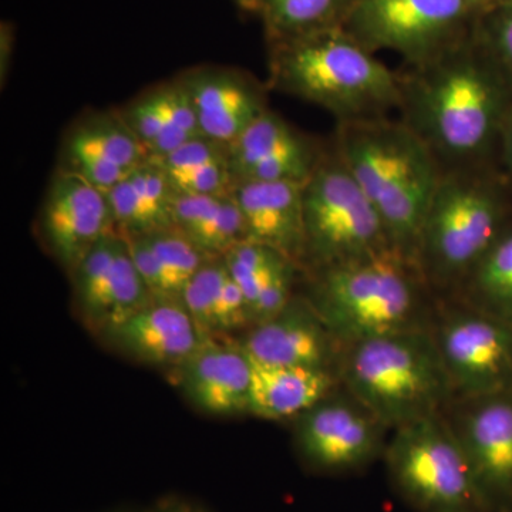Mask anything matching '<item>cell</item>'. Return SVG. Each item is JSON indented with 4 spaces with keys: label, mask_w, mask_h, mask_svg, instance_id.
<instances>
[{
    "label": "cell",
    "mask_w": 512,
    "mask_h": 512,
    "mask_svg": "<svg viewBox=\"0 0 512 512\" xmlns=\"http://www.w3.org/2000/svg\"><path fill=\"white\" fill-rule=\"evenodd\" d=\"M399 119L443 167L488 164L512 107V79L476 28L427 62L399 72Z\"/></svg>",
    "instance_id": "obj_1"
},
{
    "label": "cell",
    "mask_w": 512,
    "mask_h": 512,
    "mask_svg": "<svg viewBox=\"0 0 512 512\" xmlns=\"http://www.w3.org/2000/svg\"><path fill=\"white\" fill-rule=\"evenodd\" d=\"M333 150L372 202L392 248L416 262L421 227L443 175L433 151L406 123L389 117L338 123Z\"/></svg>",
    "instance_id": "obj_2"
},
{
    "label": "cell",
    "mask_w": 512,
    "mask_h": 512,
    "mask_svg": "<svg viewBox=\"0 0 512 512\" xmlns=\"http://www.w3.org/2000/svg\"><path fill=\"white\" fill-rule=\"evenodd\" d=\"M306 274V298L342 346L433 326L434 292L419 265L396 249Z\"/></svg>",
    "instance_id": "obj_3"
},
{
    "label": "cell",
    "mask_w": 512,
    "mask_h": 512,
    "mask_svg": "<svg viewBox=\"0 0 512 512\" xmlns=\"http://www.w3.org/2000/svg\"><path fill=\"white\" fill-rule=\"evenodd\" d=\"M269 86L329 111L338 123L399 110V72L343 28L269 43Z\"/></svg>",
    "instance_id": "obj_4"
},
{
    "label": "cell",
    "mask_w": 512,
    "mask_h": 512,
    "mask_svg": "<svg viewBox=\"0 0 512 512\" xmlns=\"http://www.w3.org/2000/svg\"><path fill=\"white\" fill-rule=\"evenodd\" d=\"M510 222L507 184L490 165L443 170L416 255L434 295H454Z\"/></svg>",
    "instance_id": "obj_5"
},
{
    "label": "cell",
    "mask_w": 512,
    "mask_h": 512,
    "mask_svg": "<svg viewBox=\"0 0 512 512\" xmlns=\"http://www.w3.org/2000/svg\"><path fill=\"white\" fill-rule=\"evenodd\" d=\"M339 376L342 386L390 430L444 413L456 400L431 328L343 346Z\"/></svg>",
    "instance_id": "obj_6"
},
{
    "label": "cell",
    "mask_w": 512,
    "mask_h": 512,
    "mask_svg": "<svg viewBox=\"0 0 512 512\" xmlns=\"http://www.w3.org/2000/svg\"><path fill=\"white\" fill-rule=\"evenodd\" d=\"M383 458L393 487L419 512H491L444 413L393 429Z\"/></svg>",
    "instance_id": "obj_7"
},
{
    "label": "cell",
    "mask_w": 512,
    "mask_h": 512,
    "mask_svg": "<svg viewBox=\"0 0 512 512\" xmlns=\"http://www.w3.org/2000/svg\"><path fill=\"white\" fill-rule=\"evenodd\" d=\"M303 215V272L345 264L392 248L375 207L333 148L326 151L303 184Z\"/></svg>",
    "instance_id": "obj_8"
},
{
    "label": "cell",
    "mask_w": 512,
    "mask_h": 512,
    "mask_svg": "<svg viewBox=\"0 0 512 512\" xmlns=\"http://www.w3.org/2000/svg\"><path fill=\"white\" fill-rule=\"evenodd\" d=\"M478 16L467 0H356L343 29L369 52L416 66L470 35Z\"/></svg>",
    "instance_id": "obj_9"
},
{
    "label": "cell",
    "mask_w": 512,
    "mask_h": 512,
    "mask_svg": "<svg viewBox=\"0 0 512 512\" xmlns=\"http://www.w3.org/2000/svg\"><path fill=\"white\" fill-rule=\"evenodd\" d=\"M457 397L512 390V325L451 298L431 326Z\"/></svg>",
    "instance_id": "obj_10"
},
{
    "label": "cell",
    "mask_w": 512,
    "mask_h": 512,
    "mask_svg": "<svg viewBox=\"0 0 512 512\" xmlns=\"http://www.w3.org/2000/svg\"><path fill=\"white\" fill-rule=\"evenodd\" d=\"M295 420L299 457L318 473L362 470L383 456L389 440V427L343 386Z\"/></svg>",
    "instance_id": "obj_11"
},
{
    "label": "cell",
    "mask_w": 512,
    "mask_h": 512,
    "mask_svg": "<svg viewBox=\"0 0 512 512\" xmlns=\"http://www.w3.org/2000/svg\"><path fill=\"white\" fill-rule=\"evenodd\" d=\"M491 512L512 511V390L457 397L444 410Z\"/></svg>",
    "instance_id": "obj_12"
},
{
    "label": "cell",
    "mask_w": 512,
    "mask_h": 512,
    "mask_svg": "<svg viewBox=\"0 0 512 512\" xmlns=\"http://www.w3.org/2000/svg\"><path fill=\"white\" fill-rule=\"evenodd\" d=\"M70 278L77 312L89 329L99 333L154 302L127 238L117 229L90 249Z\"/></svg>",
    "instance_id": "obj_13"
},
{
    "label": "cell",
    "mask_w": 512,
    "mask_h": 512,
    "mask_svg": "<svg viewBox=\"0 0 512 512\" xmlns=\"http://www.w3.org/2000/svg\"><path fill=\"white\" fill-rule=\"evenodd\" d=\"M36 228L43 247L69 275L116 229L106 192L60 168L47 187Z\"/></svg>",
    "instance_id": "obj_14"
},
{
    "label": "cell",
    "mask_w": 512,
    "mask_h": 512,
    "mask_svg": "<svg viewBox=\"0 0 512 512\" xmlns=\"http://www.w3.org/2000/svg\"><path fill=\"white\" fill-rule=\"evenodd\" d=\"M325 153L315 140L269 109L228 147L232 183L305 184Z\"/></svg>",
    "instance_id": "obj_15"
},
{
    "label": "cell",
    "mask_w": 512,
    "mask_h": 512,
    "mask_svg": "<svg viewBox=\"0 0 512 512\" xmlns=\"http://www.w3.org/2000/svg\"><path fill=\"white\" fill-rule=\"evenodd\" d=\"M151 158L117 111H94L74 121L60 146V170L109 192Z\"/></svg>",
    "instance_id": "obj_16"
},
{
    "label": "cell",
    "mask_w": 512,
    "mask_h": 512,
    "mask_svg": "<svg viewBox=\"0 0 512 512\" xmlns=\"http://www.w3.org/2000/svg\"><path fill=\"white\" fill-rule=\"evenodd\" d=\"M241 346L259 365L336 370L343 349L309 299L296 295L281 312L251 326Z\"/></svg>",
    "instance_id": "obj_17"
},
{
    "label": "cell",
    "mask_w": 512,
    "mask_h": 512,
    "mask_svg": "<svg viewBox=\"0 0 512 512\" xmlns=\"http://www.w3.org/2000/svg\"><path fill=\"white\" fill-rule=\"evenodd\" d=\"M201 134L229 147L269 110L266 89L251 74L228 67H197L181 74Z\"/></svg>",
    "instance_id": "obj_18"
},
{
    "label": "cell",
    "mask_w": 512,
    "mask_h": 512,
    "mask_svg": "<svg viewBox=\"0 0 512 512\" xmlns=\"http://www.w3.org/2000/svg\"><path fill=\"white\" fill-rule=\"evenodd\" d=\"M177 386L198 410L212 416L249 412L252 362L241 343L207 335L177 369Z\"/></svg>",
    "instance_id": "obj_19"
},
{
    "label": "cell",
    "mask_w": 512,
    "mask_h": 512,
    "mask_svg": "<svg viewBox=\"0 0 512 512\" xmlns=\"http://www.w3.org/2000/svg\"><path fill=\"white\" fill-rule=\"evenodd\" d=\"M121 352L148 365L177 369L207 333L180 301H154L101 333Z\"/></svg>",
    "instance_id": "obj_20"
},
{
    "label": "cell",
    "mask_w": 512,
    "mask_h": 512,
    "mask_svg": "<svg viewBox=\"0 0 512 512\" xmlns=\"http://www.w3.org/2000/svg\"><path fill=\"white\" fill-rule=\"evenodd\" d=\"M247 227L248 241L281 252L303 269L306 252L303 184L249 181L232 188Z\"/></svg>",
    "instance_id": "obj_21"
},
{
    "label": "cell",
    "mask_w": 512,
    "mask_h": 512,
    "mask_svg": "<svg viewBox=\"0 0 512 512\" xmlns=\"http://www.w3.org/2000/svg\"><path fill=\"white\" fill-rule=\"evenodd\" d=\"M340 386L336 369L252 362L248 413L269 421L296 419Z\"/></svg>",
    "instance_id": "obj_22"
},
{
    "label": "cell",
    "mask_w": 512,
    "mask_h": 512,
    "mask_svg": "<svg viewBox=\"0 0 512 512\" xmlns=\"http://www.w3.org/2000/svg\"><path fill=\"white\" fill-rule=\"evenodd\" d=\"M151 158H161L200 136L197 119L180 83L158 84L119 110Z\"/></svg>",
    "instance_id": "obj_23"
},
{
    "label": "cell",
    "mask_w": 512,
    "mask_h": 512,
    "mask_svg": "<svg viewBox=\"0 0 512 512\" xmlns=\"http://www.w3.org/2000/svg\"><path fill=\"white\" fill-rule=\"evenodd\" d=\"M106 194L120 234L147 235L174 225L175 190L156 158L138 165Z\"/></svg>",
    "instance_id": "obj_24"
},
{
    "label": "cell",
    "mask_w": 512,
    "mask_h": 512,
    "mask_svg": "<svg viewBox=\"0 0 512 512\" xmlns=\"http://www.w3.org/2000/svg\"><path fill=\"white\" fill-rule=\"evenodd\" d=\"M173 222L211 258H222L235 245L248 241L244 217L232 191L218 195L175 192Z\"/></svg>",
    "instance_id": "obj_25"
},
{
    "label": "cell",
    "mask_w": 512,
    "mask_h": 512,
    "mask_svg": "<svg viewBox=\"0 0 512 512\" xmlns=\"http://www.w3.org/2000/svg\"><path fill=\"white\" fill-rule=\"evenodd\" d=\"M175 192L227 194L234 188L228 163V147L198 137L163 158H156Z\"/></svg>",
    "instance_id": "obj_26"
},
{
    "label": "cell",
    "mask_w": 512,
    "mask_h": 512,
    "mask_svg": "<svg viewBox=\"0 0 512 512\" xmlns=\"http://www.w3.org/2000/svg\"><path fill=\"white\" fill-rule=\"evenodd\" d=\"M451 298L512 325V221Z\"/></svg>",
    "instance_id": "obj_27"
},
{
    "label": "cell",
    "mask_w": 512,
    "mask_h": 512,
    "mask_svg": "<svg viewBox=\"0 0 512 512\" xmlns=\"http://www.w3.org/2000/svg\"><path fill=\"white\" fill-rule=\"evenodd\" d=\"M356 0H261L269 43L343 28Z\"/></svg>",
    "instance_id": "obj_28"
},
{
    "label": "cell",
    "mask_w": 512,
    "mask_h": 512,
    "mask_svg": "<svg viewBox=\"0 0 512 512\" xmlns=\"http://www.w3.org/2000/svg\"><path fill=\"white\" fill-rule=\"evenodd\" d=\"M222 259L227 265L229 274L244 293L249 313H251L252 303L255 302L256 296L261 292L269 276L274 274L284 262L289 261V258L281 252L254 241H244L235 245L222 256Z\"/></svg>",
    "instance_id": "obj_29"
},
{
    "label": "cell",
    "mask_w": 512,
    "mask_h": 512,
    "mask_svg": "<svg viewBox=\"0 0 512 512\" xmlns=\"http://www.w3.org/2000/svg\"><path fill=\"white\" fill-rule=\"evenodd\" d=\"M229 271L224 259L212 258L185 285L181 302L207 335H217V308Z\"/></svg>",
    "instance_id": "obj_30"
},
{
    "label": "cell",
    "mask_w": 512,
    "mask_h": 512,
    "mask_svg": "<svg viewBox=\"0 0 512 512\" xmlns=\"http://www.w3.org/2000/svg\"><path fill=\"white\" fill-rule=\"evenodd\" d=\"M146 237L158 258L161 259L168 272L174 276L183 291L192 276L212 259L174 225L151 232Z\"/></svg>",
    "instance_id": "obj_31"
},
{
    "label": "cell",
    "mask_w": 512,
    "mask_h": 512,
    "mask_svg": "<svg viewBox=\"0 0 512 512\" xmlns=\"http://www.w3.org/2000/svg\"><path fill=\"white\" fill-rule=\"evenodd\" d=\"M141 278L146 282L154 301H180L183 289L158 258L146 235H124Z\"/></svg>",
    "instance_id": "obj_32"
},
{
    "label": "cell",
    "mask_w": 512,
    "mask_h": 512,
    "mask_svg": "<svg viewBox=\"0 0 512 512\" xmlns=\"http://www.w3.org/2000/svg\"><path fill=\"white\" fill-rule=\"evenodd\" d=\"M476 32L512 79V0L481 13Z\"/></svg>",
    "instance_id": "obj_33"
},
{
    "label": "cell",
    "mask_w": 512,
    "mask_h": 512,
    "mask_svg": "<svg viewBox=\"0 0 512 512\" xmlns=\"http://www.w3.org/2000/svg\"><path fill=\"white\" fill-rule=\"evenodd\" d=\"M13 46H15V29L12 23L3 20L0 25V87L2 89H5V83L8 82Z\"/></svg>",
    "instance_id": "obj_34"
},
{
    "label": "cell",
    "mask_w": 512,
    "mask_h": 512,
    "mask_svg": "<svg viewBox=\"0 0 512 512\" xmlns=\"http://www.w3.org/2000/svg\"><path fill=\"white\" fill-rule=\"evenodd\" d=\"M500 151L503 156L505 170L512 180V107L505 120L503 133H501Z\"/></svg>",
    "instance_id": "obj_35"
},
{
    "label": "cell",
    "mask_w": 512,
    "mask_h": 512,
    "mask_svg": "<svg viewBox=\"0 0 512 512\" xmlns=\"http://www.w3.org/2000/svg\"><path fill=\"white\" fill-rule=\"evenodd\" d=\"M153 512H207L181 498H167L163 503L157 505Z\"/></svg>",
    "instance_id": "obj_36"
},
{
    "label": "cell",
    "mask_w": 512,
    "mask_h": 512,
    "mask_svg": "<svg viewBox=\"0 0 512 512\" xmlns=\"http://www.w3.org/2000/svg\"><path fill=\"white\" fill-rule=\"evenodd\" d=\"M467 2L470 3L471 8L476 10L478 15H481V13L497 8V6L511 2V0H467Z\"/></svg>",
    "instance_id": "obj_37"
},
{
    "label": "cell",
    "mask_w": 512,
    "mask_h": 512,
    "mask_svg": "<svg viewBox=\"0 0 512 512\" xmlns=\"http://www.w3.org/2000/svg\"><path fill=\"white\" fill-rule=\"evenodd\" d=\"M239 9L249 13H259L261 10V0H232Z\"/></svg>",
    "instance_id": "obj_38"
},
{
    "label": "cell",
    "mask_w": 512,
    "mask_h": 512,
    "mask_svg": "<svg viewBox=\"0 0 512 512\" xmlns=\"http://www.w3.org/2000/svg\"><path fill=\"white\" fill-rule=\"evenodd\" d=\"M116 512H126V511H116Z\"/></svg>",
    "instance_id": "obj_39"
},
{
    "label": "cell",
    "mask_w": 512,
    "mask_h": 512,
    "mask_svg": "<svg viewBox=\"0 0 512 512\" xmlns=\"http://www.w3.org/2000/svg\"><path fill=\"white\" fill-rule=\"evenodd\" d=\"M504 512H512V511H504Z\"/></svg>",
    "instance_id": "obj_40"
}]
</instances>
